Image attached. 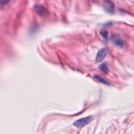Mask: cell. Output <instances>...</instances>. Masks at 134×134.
<instances>
[{
	"label": "cell",
	"mask_w": 134,
	"mask_h": 134,
	"mask_svg": "<svg viewBox=\"0 0 134 134\" xmlns=\"http://www.w3.org/2000/svg\"><path fill=\"white\" fill-rule=\"evenodd\" d=\"M103 7L106 12L110 14H113L115 12V5L110 0H104Z\"/></svg>",
	"instance_id": "3957f363"
},
{
	"label": "cell",
	"mask_w": 134,
	"mask_h": 134,
	"mask_svg": "<svg viewBox=\"0 0 134 134\" xmlns=\"http://www.w3.org/2000/svg\"><path fill=\"white\" fill-rule=\"evenodd\" d=\"M109 51V49L108 48H103L100 49L97 52L96 57L95 61L96 62H99L102 61L104 58L106 56Z\"/></svg>",
	"instance_id": "277c9868"
},
{
	"label": "cell",
	"mask_w": 134,
	"mask_h": 134,
	"mask_svg": "<svg viewBox=\"0 0 134 134\" xmlns=\"http://www.w3.org/2000/svg\"><path fill=\"white\" fill-rule=\"evenodd\" d=\"M94 77L97 81H98L99 82H100L103 84H106V85H109L110 84L109 82L108 81H107L106 79H105L103 77H102L100 76H99L98 75H94Z\"/></svg>",
	"instance_id": "8992f818"
},
{
	"label": "cell",
	"mask_w": 134,
	"mask_h": 134,
	"mask_svg": "<svg viewBox=\"0 0 134 134\" xmlns=\"http://www.w3.org/2000/svg\"><path fill=\"white\" fill-rule=\"evenodd\" d=\"M34 10L39 16L41 17H47L49 15L48 9L41 4H36L34 6Z\"/></svg>",
	"instance_id": "7a4b0ae2"
},
{
	"label": "cell",
	"mask_w": 134,
	"mask_h": 134,
	"mask_svg": "<svg viewBox=\"0 0 134 134\" xmlns=\"http://www.w3.org/2000/svg\"><path fill=\"white\" fill-rule=\"evenodd\" d=\"M99 69L100 70H101L105 73H108V69L107 68V64L105 63L101 64L99 66Z\"/></svg>",
	"instance_id": "52a82bcc"
},
{
	"label": "cell",
	"mask_w": 134,
	"mask_h": 134,
	"mask_svg": "<svg viewBox=\"0 0 134 134\" xmlns=\"http://www.w3.org/2000/svg\"><path fill=\"white\" fill-rule=\"evenodd\" d=\"M93 119L94 117L92 115H90L75 121L73 122V125L77 128H82L91 122Z\"/></svg>",
	"instance_id": "6da1fadb"
},
{
	"label": "cell",
	"mask_w": 134,
	"mask_h": 134,
	"mask_svg": "<svg viewBox=\"0 0 134 134\" xmlns=\"http://www.w3.org/2000/svg\"><path fill=\"white\" fill-rule=\"evenodd\" d=\"M112 40L114 42V43L118 46H120V47H122L124 45V42L123 41L121 40V39L118 36V35H114L112 37Z\"/></svg>",
	"instance_id": "5b68a950"
},
{
	"label": "cell",
	"mask_w": 134,
	"mask_h": 134,
	"mask_svg": "<svg viewBox=\"0 0 134 134\" xmlns=\"http://www.w3.org/2000/svg\"><path fill=\"white\" fill-rule=\"evenodd\" d=\"M100 33V35L103 37H104V38H107V36H108V32L107 30H101L99 32Z\"/></svg>",
	"instance_id": "ba28073f"
},
{
	"label": "cell",
	"mask_w": 134,
	"mask_h": 134,
	"mask_svg": "<svg viewBox=\"0 0 134 134\" xmlns=\"http://www.w3.org/2000/svg\"><path fill=\"white\" fill-rule=\"evenodd\" d=\"M9 1V0H1V6L2 7L3 5H4L6 4H7V3H8Z\"/></svg>",
	"instance_id": "9c48e42d"
}]
</instances>
